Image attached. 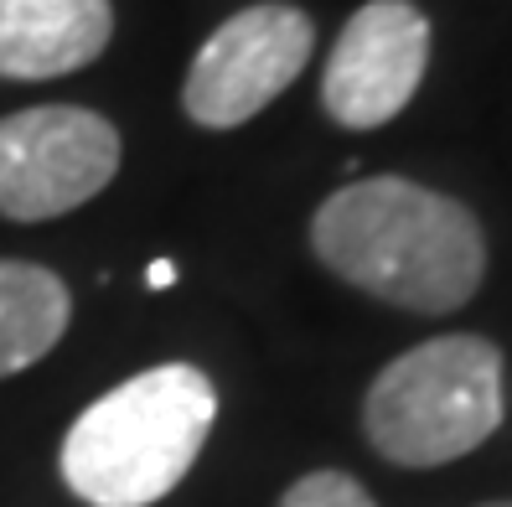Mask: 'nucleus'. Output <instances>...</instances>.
<instances>
[{
  "label": "nucleus",
  "mask_w": 512,
  "mask_h": 507,
  "mask_svg": "<svg viewBox=\"0 0 512 507\" xmlns=\"http://www.w3.org/2000/svg\"><path fill=\"white\" fill-rule=\"evenodd\" d=\"M119 171V130L78 104L0 119V218L47 223L99 197Z\"/></svg>",
  "instance_id": "nucleus-4"
},
{
  "label": "nucleus",
  "mask_w": 512,
  "mask_h": 507,
  "mask_svg": "<svg viewBox=\"0 0 512 507\" xmlns=\"http://www.w3.org/2000/svg\"><path fill=\"white\" fill-rule=\"evenodd\" d=\"M114 37L109 0H0V78H68Z\"/></svg>",
  "instance_id": "nucleus-7"
},
{
  "label": "nucleus",
  "mask_w": 512,
  "mask_h": 507,
  "mask_svg": "<svg viewBox=\"0 0 512 507\" xmlns=\"http://www.w3.org/2000/svg\"><path fill=\"white\" fill-rule=\"evenodd\" d=\"M481 507H512V497H502V502H481Z\"/></svg>",
  "instance_id": "nucleus-11"
},
{
  "label": "nucleus",
  "mask_w": 512,
  "mask_h": 507,
  "mask_svg": "<svg viewBox=\"0 0 512 507\" xmlns=\"http://www.w3.org/2000/svg\"><path fill=\"white\" fill-rule=\"evenodd\" d=\"M218 425V389L192 363H161L94 399L63 440V482L88 507H150L182 487Z\"/></svg>",
  "instance_id": "nucleus-2"
},
{
  "label": "nucleus",
  "mask_w": 512,
  "mask_h": 507,
  "mask_svg": "<svg viewBox=\"0 0 512 507\" xmlns=\"http://www.w3.org/2000/svg\"><path fill=\"white\" fill-rule=\"evenodd\" d=\"M73 295L47 264L0 259V378L26 373L63 342Z\"/></svg>",
  "instance_id": "nucleus-8"
},
{
  "label": "nucleus",
  "mask_w": 512,
  "mask_h": 507,
  "mask_svg": "<svg viewBox=\"0 0 512 507\" xmlns=\"http://www.w3.org/2000/svg\"><path fill=\"white\" fill-rule=\"evenodd\" d=\"M316 47V26L300 6L259 0L228 16L192 57L182 83V109L202 130H238L259 109H269L306 73Z\"/></svg>",
  "instance_id": "nucleus-5"
},
{
  "label": "nucleus",
  "mask_w": 512,
  "mask_h": 507,
  "mask_svg": "<svg viewBox=\"0 0 512 507\" xmlns=\"http://www.w3.org/2000/svg\"><path fill=\"white\" fill-rule=\"evenodd\" d=\"M280 507H378L373 492L347 471H311L295 487H285Z\"/></svg>",
  "instance_id": "nucleus-9"
},
{
  "label": "nucleus",
  "mask_w": 512,
  "mask_h": 507,
  "mask_svg": "<svg viewBox=\"0 0 512 507\" xmlns=\"http://www.w3.org/2000/svg\"><path fill=\"white\" fill-rule=\"evenodd\" d=\"M145 285H150V290H166V285H176V264H171V259H156V264L145 270Z\"/></svg>",
  "instance_id": "nucleus-10"
},
{
  "label": "nucleus",
  "mask_w": 512,
  "mask_h": 507,
  "mask_svg": "<svg viewBox=\"0 0 512 507\" xmlns=\"http://www.w3.org/2000/svg\"><path fill=\"white\" fill-rule=\"evenodd\" d=\"M430 68V16L414 0H368L342 26L321 73V104L342 130L399 119Z\"/></svg>",
  "instance_id": "nucleus-6"
},
{
  "label": "nucleus",
  "mask_w": 512,
  "mask_h": 507,
  "mask_svg": "<svg viewBox=\"0 0 512 507\" xmlns=\"http://www.w3.org/2000/svg\"><path fill=\"white\" fill-rule=\"evenodd\" d=\"M311 249L337 280L414 316L461 311L487 280V233L466 202L409 176H363L311 218Z\"/></svg>",
  "instance_id": "nucleus-1"
},
{
  "label": "nucleus",
  "mask_w": 512,
  "mask_h": 507,
  "mask_svg": "<svg viewBox=\"0 0 512 507\" xmlns=\"http://www.w3.org/2000/svg\"><path fill=\"white\" fill-rule=\"evenodd\" d=\"M507 414L502 347L445 332L399 352L363 394L368 445L404 471H430L487 445Z\"/></svg>",
  "instance_id": "nucleus-3"
}]
</instances>
